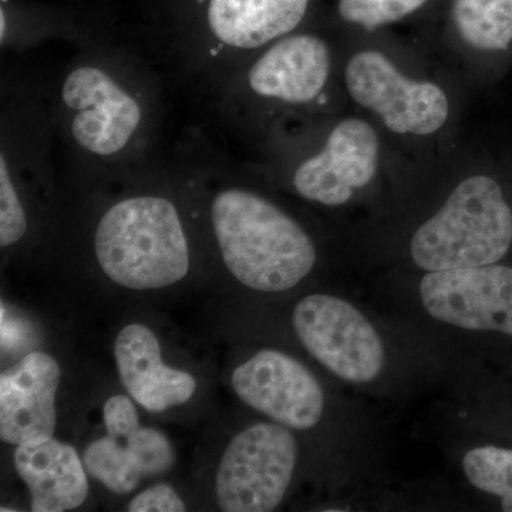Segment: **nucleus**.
Returning <instances> with one entry per match:
<instances>
[{
  "label": "nucleus",
  "mask_w": 512,
  "mask_h": 512,
  "mask_svg": "<svg viewBox=\"0 0 512 512\" xmlns=\"http://www.w3.org/2000/svg\"><path fill=\"white\" fill-rule=\"evenodd\" d=\"M208 221L228 274L251 291H291L315 268L318 254L308 232L254 191L241 187L215 191Z\"/></svg>",
  "instance_id": "obj_1"
},
{
  "label": "nucleus",
  "mask_w": 512,
  "mask_h": 512,
  "mask_svg": "<svg viewBox=\"0 0 512 512\" xmlns=\"http://www.w3.org/2000/svg\"><path fill=\"white\" fill-rule=\"evenodd\" d=\"M104 278L127 291H161L191 271L188 229L180 208L158 192H137L107 207L93 234Z\"/></svg>",
  "instance_id": "obj_2"
},
{
  "label": "nucleus",
  "mask_w": 512,
  "mask_h": 512,
  "mask_svg": "<svg viewBox=\"0 0 512 512\" xmlns=\"http://www.w3.org/2000/svg\"><path fill=\"white\" fill-rule=\"evenodd\" d=\"M512 211L500 184L474 175L412 239L414 264L427 272L497 264L511 247Z\"/></svg>",
  "instance_id": "obj_3"
},
{
  "label": "nucleus",
  "mask_w": 512,
  "mask_h": 512,
  "mask_svg": "<svg viewBox=\"0 0 512 512\" xmlns=\"http://www.w3.org/2000/svg\"><path fill=\"white\" fill-rule=\"evenodd\" d=\"M60 100L70 137L89 156L114 160L143 136L146 106L140 94L106 64H76L64 77Z\"/></svg>",
  "instance_id": "obj_4"
},
{
  "label": "nucleus",
  "mask_w": 512,
  "mask_h": 512,
  "mask_svg": "<svg viewBox=\"0 0 512 512\" xmlns=\"http://www.w3.org/2000/svg\"><path fill=\"white\" fill-rule=\"evenodd\" d=\"M298 464L292 430L275 421L239 431L225 447L214 478L215 503L227 512H269L284 501Z\"/></svg>",
  "instance_id": "obj_5"
},
{
  "label": "nucleus",
  "mask_w": 512,
  "mask_h": 512,
  "mask_svg": "<svg viewBox=\"0 0 512 512\" xmlns=\"http://www.w3.org/2000/svg\"><path fill=\"white\" fill-rule=\"evenodd\" d=\"M292 325L303 348L339 379L369 383L379 377L386 353L375 326L352 303L312 293L298 303Z\"/></svg>",
  "instance_id": "obj_6"
},
{
  "label": "nucleus",
  "mask_w": 512,
  "mask_h": 512,
  "mask_svg": "<svg viewBox=\"0 0 512 512\" xmlns=\"http://www.w3.org/2000/svg\"><path fill=\"white\" fill-rule=\"evenodd\" d=\"M136 402L114 394L103 406L106 434L84 447L87 474L116 495L133 493L146 478L163 476L175 463V450L163 431L143 426Z\"/></svg>",
  "instance_id": "obj_7"
},
{
  "label": "nucleus",
  "mask_w": 512,
  "mask_h": 512,
  "mask_svg": "<svg viewBox=\"0 0 512 512\" xmlns=\"http://www.w3.org/2000/svg\"><path fill=\"white\" fill-rule=\"evenodd\" d=\"M345 79L352 99L375 111L394 133L429 136L447 121L450 107L439 86L407 79L375 50L353 56Z\"/></svg>",
  "instance_id": "obj_8"
},
{
  "label": "nucleus",
  "mask_w": 512,
  "mask_h": 512,
  "mask_svg": "<svg viewBox=\"0 0 512 512\" xmlns=\"http://www.w3.org/2000/svg\"><path fill=\"white\" fill-rule=\"evenodd\" d=\"M231 386L242 403L291 430H311L325 413L318 379L282 350L261 349L239 363Z\"/></svg>",
  "instance_id": "obj_9"
},
{
  "label": "nucleus",
  "mask_w": 512,
  "mask_h": 512,
  "mask_svg": "<svg viewBox=\"0 0 512 512\" xmlns=\"http://www.w3.org/2000/svg\"><path fill=\"white\" fill-rule=\"evenodd\" d=\"M420 299L431 318L458 329L512 336V268L474 266L427 272Z\"/></svg>",
  "instance_id": "obj_10"
},
{
  "label": "nucleus",
  "mask_w": 512,
  "mask_h": 512,
  "mask_svg": "<svg viewBox=\"0 0 512 512\" xmlns=\"http://www.w3.org/2000/svg\"><path fill=\"white\" fill-rule=\"evenodd\" d=\"M380 143L366 121L349 119L333 128L325 147L299 165L293 187L305 200L340 207L375 178Z\"/></svg>",
  "instance_id": "obj_11"
},
{
  "label": "nucleus",
  "mask_w": 512,
  "mask_h": 512,
  "mask_svg": "<svg viewBox=\"0 0 512 512\" xmlns=\"http://www.w3.org/2000/svg\"><path fill=\"white\" fill-rule=\"evenodd\" d=\"M62 367L46 352H29L0 376V439L9 446L55 437Z\"/></svg>",
  "instance_id": "obj_12"
},
{
  "label": "nucleus",
  "mask_w": 512,
  "mask_h": 512,
  "mask_svg": "<svg viewBox=\"0 0 512 512\" xmlns=\"http://www.w3.org/2000/svg\"><path fill=\"white\" fill-rule=\"evenodd\" d=\"M114 362L128 396L148 413L161 414L191 402L198 380L168 365L156 330L130 322L114 340Z\"/></svg>",
  "instance_id": "obj_13"
},
{
  "label": "nucleus",
  "mask_w": 512,
  "mask_h": 512,
  "mask_svg": "<svg viewBox=\"0 0 512 512\" xmlns=\"http://www.w3.org/2000/svg\"><path fill=\"white\" fill-rule=\"evenodd\" d=\"M328 45L312 35L279 37L248 70L247 84L262 99L288 104L315 100L329 79Z\"/></svg>",
  "instance_id": "obj_14"
},
{
  "label": "nucleus",
  "mask_w": 512,
  "mask_h": 512,
  "mask_svg": "<svg viewBox=\"0 0 512 512\" xmlns=\"http://www.w3.org/2000/svg\"><path fill=\"white\" fill-rule=\"evenodd\" d=\"M13 466L28 488L30 511H73L89 497L90 476L82 456L55 437L15 447Z\"/></svg>",
  "instance_id": "obj_15"
},
{
  "label": "nucleus",
  "mask_w": 512,
  "mask_h": 512,
  "mask_svg": "<svg viewBox=\"0 0 512 512\" xmlns=\"http://www.w3.org/2000/svg\"><path fill=\"white\" fill-rule=\"evenodd\" d=\"M309 0H208L205 22L218 52L251 50L289 35Z\"/></svg>",
  "instance_id": "obj_16"
},
{
  "label": "nucleus",
  "mask_w": 512,
  "mask_h": 512,
  "mask_svg": "<svg viewBox=\"0 0 512 512\" xmlns=\"http://www.w3.org/2000/svg\"><path fill=\"white\" fill-rule=\"evenodd\" d=\"M453 19L464 42L504 50L512 42V0H453Z\"/></svg>",
  "instance_id": "obj_17"
},
{
  "label": "nucleus",
  "mask_w": 512,
  "mask_h": 512,
  "mask_svg": "<svg viewBox=\"0 0 512 512\" xmlns=\"http://www.w3.org/2000/svg\"><path fill=\"white\" fill-rule=\"evenodd\" d=\"M467 480L477 490L501 498V508L512 512V450L495 446L473 448L463 458Z\"/></svg>",
  "instance_id": "obj_18"
},
{
  "label": "nucleus",
  "mask_w": 512,
  "mask_h": 512,
  "mask_svg": "<svg viewBox=\"0 0 512 512\" xmlns=\"http://www.w3.org/2000/svg\"><path fill=\"white\" fill-rule=\"evenodd\" d=\"M429 0H339V13L346 22L376 29L406 18Z\"/></svg>",
  "instance_id": "obj_19"
},
{
  "label": "nucleus",
  "mask_w": 512,
  "mask_h": 512,
  "mask_svg": "<svg viewBox=\"0 0 512 512\" xmlns=\"http://www.w3.org/2000/svg\"><path fill=\"white\" fill-rule=\"evenodd\" d=\"M130 512H183L187 511V504L173 485L158 483L138 493L128 503Z\"/></svg>",
  "instance_id": "obj_20"
}]
</instances>
